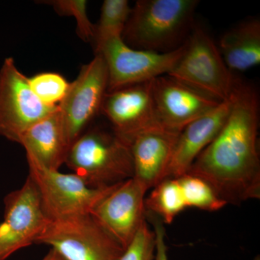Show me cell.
<instances>
[{"label":"cell","instance_id":"obj_14","mask_svg":"<svg viewBox=\"0 0 260 260\" xmlns=\"http://www.w3.org/2000/svg\"><path fill=\"white\" fill-rule=\"evenodd\" d=\"M179 135L162 129L150 130L138 135L130 143L133 178L147 191L168 178Z\"/></svg>","mask_w":260,"mask_h":260},{"label":"cell","instance_id":"obj_22","mask_svg":"<svg viewBox=\"0 0 260 260\" xmlns=\"http://www.w3.org/2000/svg\"><path fill=\"white\" fill-rule=\"evenodd\" d=\"M51 5L60 15L73 16L77 22V32L85 42H93L95 25L89 20L87 15L85 0H54L42 2Z\"/></svg>","mask_w":260,"mask_h":260},{"label":"cell","instance_id":"obj_4","mask_svg":"<svg viewBox=\"0 0 260 260\" xmlns=\"http://www.w3.org/2000/svg\"><path fill=\"white\" fill-rule=\"evenodd\" d=\"M167 75L218 102L232 96L238 82L213 39L194 25L182 56Z\"/></svg>","mask_w":260,"mask_h":260},{"label":"cell","instance_id":"obj_24","mask_svg":"<svg viewBox=\"0 0 260 260\" xmlns=\"http://www.w3.org/2000/svg\"><path fill=\"white\" fill-rule=\"evenodd\" d=\"M145 216L150 220L153 226L156 238V249L155 260H169L167 255V246L166 245V230L164 222L155 214L146 211Z\"/></svg>","mask_w":260,"mask_h":260},{"label":"cell","instance_id":"obj_7","mask_svg":"<svg viewBox=\"0 0 260 260\" xmlns=\"http://www.w3.org/2000/svg\"><path fill=\"white\" fill-rule=\"evenodd\" d=\"M40 102L32 91L28 78L18 69L13 58L8 57L0 68V135L19 143L30 126L55 112Z\"/></svg>","mask_w":260,"mask_h":260},{"label":"cell","instance_id":"obj_10","mask_svg":"<svg viewBox=\"0 0 260 260\" xmlns=\"http://www.w3.org/2000/svg\"><path fill=\"white\" fill-rule=\"evenodd\" d=\"M5 213L0 223V260L36 244L49 221L35 184L28 177L20 189L4 199Z\"/></svg>","mask_w":260,"mask_h":260},{"label":"cell","instance_id":"obj_2","mask_svg":"<svg viewBox=\"0 0 260 260\" xmlns=\"http://www.w3.org/2000/svg\"><path fill=\"white\" fill-rule=\"evenodd\" d=\"M198 0H138L123 41L135 49L166 53L181 47L194 28Z\"/></svg>","mask_w":260,"mask_h":260},{"label":"cell","instance_id":"obj_16","mask_svg":"<svg viewBox=\"0 0 260 260\" xmlns=\"http://www.w3.org/2000/svg\"><path fill=\"white\" fill-rule=\"evenodd\" d=\"M27 160L51 170L64 164L70 146L57 109L27 129L20 138Z\"/></svg>","mask_w":260,"mask_h":260},{"label":"cell","instance_id":"obj_23","mask_svg":"<svg viewBox=\"0 0 260 260\" xmlns=\"http://www.w3.org/2000/svg\"><path fill=\"white\" fill-rule=\"evenodd\" d=\"M156 238L146 220L142 224L119 260H155Z\"/></svg>","mask_w":260,"mask_h":260},{"label":"cell","instance_id":"obj_18","mask_svg":"<svg viewBox=\"0 0 260 260\" xmlns=\"http://www.w3.org/2000/svg\"><path fill=\"white\" fill-rule=\"evenodd\" d=\"M145 206L146 211L156 215L164 223H172L187 208L177 178H167L154 186L145 200Z\"/></svg>","mask_w":260,"mask_h":260},{"label":"cell","instance_id":"obj_5","mask_svg":"<svg viewBox=\"0 0 260 260\" xmlns=\"http://www.w3.org/2000/svg\"><path fill=\"white\" fill-rule=\"evenodd\" d=\"M36 244L50 246L68 260H119L124 251L90 214L49 220Z\"/></svg>","mask_w":260,"mask_h":260},{"label":"cell","instance_id":"obj_13","mask_svg":"<svg viewBox=\"0 0 260 260\" xmlns=\"http://www.w3.org/2000/svg\"><path fill=\"white\" fill-rule=\"evenodd\" d=\"M151 93L159 124L175 133L220 103L167 75L151 80Z\"/></svg>","mask_w":260,"mask_h":260},{"label":"cell","instance_id":"obj_3","mask_svg":"<svg viewBox=\"0 0 260 260\" xmlns=\"http://www.w3.org/2000/svg\"><path fill=\"white\" fill-rule=\"evenodd\" d=\"M64 164L95 189L115 186L134 177L130 145L113 130H85L70 147Z\"/></svg>","mask_w":260,"mask_h":260},{"label":"cell","instance_id":"obj_17","mask_svg":"<svg viewBox=\"0 0 260 260\" xmlns=\"http://www.w3.org/2000/svg\"><path fill=\"white\" fill-rule=\"evenodd\" d=\"M225 64L232 72L246 71L260 63V21L244 20L229 29L218 47Z\"/></svg>","mask_w":260,"mask_h":260},{"label":"cell","instance_id":"obj_21","mask_svg":"<svg viewBox=\"0 0 260 260\" xmlns=\"http://www.w3.org/2000/svg\"><path fill=\"white\" fill-rule=\"evenodd\" d=\"M29 85L41 102L49 107H58L69 90L70 83L62 75L45 72L28 78Z\"/></svg>","mask_w":260,"mask_h":260},{"label":"cell","instance_id":"obj_9","mask_svg":"<svg viewBox=\"0 0 260 260\" xmlns=\"http://www.w3.org/2000/svg\"><path fill=\"white\" fill-rule=\"evenodd\" d=\"M108 70L102 54L84 65L76 79L58 105L69 146L87 129L101 113L103 101L108 90Z\"/></svg>","mask_w":260,"mask_h":260},{"label":"cell","instance_id":"obj_25","mask_svg":"<svg viewBox=\"0 0 260 260\" xmlns=\"http://www.w3.org/2000/svg\"><path fill=\"white\" fill-rule=\"evenodd\" d=\"M42 260H68L64 257V256L61 255L59 251L55 250L54 249H51L49 252L47 253V255L44 256Z\"/></svg>","mask_w":260,"mask_h":260},{"label":"cell","instance_id":"obj_15","mask_svg":"<svg viewBox=\"0 0 260 260\" xmlns=\"http://www.w3.org/2000/svg\"><path fill=\"white\" fill-rule=\"evenodd\" d=\"M231 106L230 98L181 130L174 146L168 178H178L188 172L198 155L218 134Z\"/></svg>","mask_w":260,"mask_h":260},{"label":"cell","instance_id":"obj_1","mask_svg":"<svg viewBox=\"0 0 260 260\" xmlns=\"http://www.w3.org/2000/svg\"><path fill=\"white\" fill-rule=\"evenodd\" d=\"M231 99L223 126L187 174L206 181L227 204L239 205L260 198L259 101L257 90L239 79Z\"/></svg>","mask_w":260,"mask_h":260},{"label":"cell","instance_id":"obj_8","mask_svg":"<svg viewBox=\"0 0 260 260\" xmlns=\"http://www.w3.org/2000/svg\"><path fill=\"white\" fill-rule=\"evenodd\" d=\"M184 51V44L169 52L140 50L129 47L122 38L115 37L106 42L97 54H102L107 64V91H112L169 74Z\"/></svg>","mask_w":260,"mask_h":260},{"label":"cell","instance_id":"obj_6","mask_svg":"<svg viewBox=\"0 0 260 260\" xmlns=\"http://www.w3.org/2000/svg\"><path fill=\"white\" fill-rule=\"evenodd\" d=\"M27 160L28 177L35 184L44 213L50 220L90 214L95 205L117 185L95 189L74 173L64 174Z\"/></svg>","mask_w":260,"mask_h":260},{"label":"cell","instance_id":"obj_11","mask_svg":"<svg viewBox=\"0 0 260 260\" xmlns=\"http://www.w3.org/2000/svg\"><path fill=\"white\" fill-rule=\"evenodd\" d=\"M101 113L113 131L129 145L141 133L162 129L154 108L151 81L107 91Z\"/></svg>","mask_w":260,"mask_h":260},{"label":"cell","instance_id":"obj_19","mask_svg":"<svg viewBox=\"0 0 260 260\" xmlns=\"http://www.w3.org/2000/svg\"><path fill=\"white\" fill-rule=\"evenodd\" d=\"M131 10L127 0L104 1L99 23L95 25L93 42L95 54L108 41L122 37Z\"/></svg>","mask_w":260,"mask_h":260},{"label":"cell","instance_id":"obj_20","mask_svg":"<svg viewBox=\"0 0 260 260\" xmlns=\"http://www.w3.org/2000/svg\"><path fill=\"white\" fill-rule=\"evenodd\" d=\"M177 179L187 208L214 212L222 209L227 205L201 178L186 173Z\"/></svg>","mask_w":260,"mask_h":260},{"label":"cell","instance_id":"obj_12","mask_svg":"<svg viewBox=\"0 0 260 260\" xmlns=\"http://www.w3.org/2000/svg\"><path fill=\"white\" fill-rule=\"evenodd\" d=\"M146 189L134 178L117 184L90 212L98 223L125 249L146 220Z\"/></svg>","mask_w":260,"mask_h":260}]
</instances>
